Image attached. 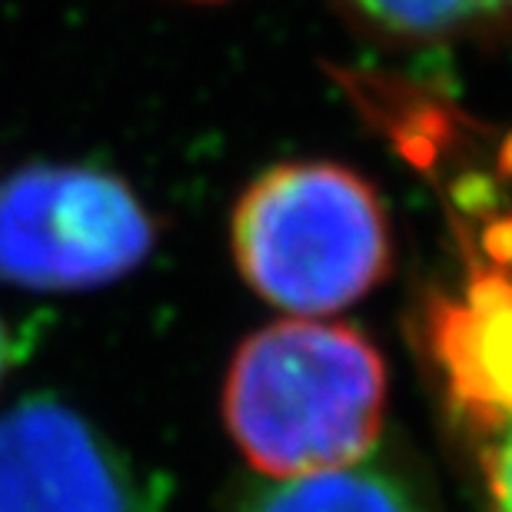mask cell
<instances>
[{
	"mask_svg": "<svg viewBox=\"0 0 512 512\" xmlns=\"http://www.w3.org/2000/svg\"><path fill=\"white\" fill-rule=\"evenodd\" d=\"M14 356H17L14 333H10V326L4 323V316H0V386H4L10 366H14Z\"/></svg>",
	"mask_w": 512,
	"mask_h": 512,
	"instance_id": "cell-9",
	"label": "cell"
},
{
	"mask_svg": "<svg viewBox=\"0 0 512 512\" xmlns=\"http://www.w3.org/2000/svg\"><path fill=\"white\" fill-rule=\"evenodd\" d=\"M473 433L479 439V459H483L493 512H512V416L493 426H479Z\"/></svg>",
	"mask_w": 512,
	"mask_h": 512,
	"instance_id": "cell-8",
	"label": "cell"
},
{
	"mask_svg": "<svg viewBox=\"0 0 512 512\" xmlns=\"http://www.w3.org/2000/svg\"><path fill=\"white\" fill-rule=\"evenodd\" d=\"M157 243L127 180L80 163H34L0 183V283L87 293L124 280Z\"/></svg>",
	"mask_w": 512,
	"mask_h": 512,
	"instance_id": "cell-3",
	"label": "cell"
},
{
	"mask_svg": "<svg viewBox=\"0 0 512 512\" xmlns=\"http://www.w3.org/2000/svg\"><path fill=\"white\" fill-rule=\"evenodd\" d=\"M466 280L429 300V360L469 429L512 416V260L466 256Z\"/></svg>",
	"mask_w": 512,
	"mask_h": 512,
	"instance_id": "cell-5",
	"label": "cell"
},
{
	"mask_svg": "<svg viewBox=\"0 0 512 512\" xmlns=\"http://www.w3.org/2000/svg\"><path fill=\"white\" fill-rule=\"evenodd\" d=\"M356 34L396 50H463L512 40V0H330Z\"/></svg>",
	"mask_w": 512,
	"mask_h": 512,
	"instance_id": "cell-6",
	"label": "cell"
},
{
	"mask_svg": "<svg viewBox=\"0 0 512 512\" xmlns=\"http://www.w3.org/2000/svg\"><path fill=\"white\" fill-rule=\"evenodd\" d=\"M0 512H163V486L57 396L0 413Z\"/></svg>",
	"mask_w": 512,
	"mask_h": 512,
	"instance_id": "cell-4",
	"label": "cell"
},
{
	"mask_svg": "<svg viewBox=\"0 0 512 512\" xmlns=\"http://www.w3.org/2000/svg\"><path fill=\"white\" fill-rule=\"evenodd\" d=\"M230 247L243 283L290 316L360 303L393 266V230L373 183L333 160H286L240 193Z\"/></svg>",
	"mask_w": 512,
	"mask_h": 512,
	"instance_id": "cell-2",
	"label": "cell"
},
{
	"mask_svg": "<svg viewBox=\"0 0 512 512\" xmlns=\"http://www.w3.org/2000/svg\"><path fill=\"white\" fill-rule=\"evenodd\" d=\"M240 512H426L393 469L353 463L300 479H270L256 486Z\"/></svg>",
	"mask_w": 512,
	"mask_h": 512,
	"instance_id": "cell-7",
	"label": "cell"
},
{
	"mask_svg": "<svg viewBox=\"0 0 512 512\" xmlns=\"http://www.w3.org/2000/svg\"><path fill=\"white\" fill-rule=\"evenodd\" d=\"M386 416V366L360 330L286 316L240 343L223 383V423L266 479L363 463Z\"/></svg>",
	"mask_w": 512,
	"mask_h": 512,
	"instance_id": "cell-1",
	"label": "cell"
}]
</instances>
